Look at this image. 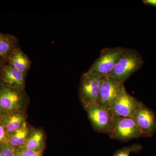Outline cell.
<instances>
[{
  "mask_svg": "<svg viewBox=\"0 0 156 156\" xmlns=\"http://www.w3.org/2000/svg\"><path fill=\"white\" fill-rule=\"evenodd\" d=\"M25 111H18L0 113V122L4 126L8 134L19 129L26 122Z\"/></svg>",
  "mask_w": 156,
  "mask_h": 156,
  "instance_id": "cell-11",
  "label": "cell"
},
{
  "mask_svg": "<svg viewBox=\"0 0 156 156\" xmlns=\"http://www.w3.org/2000/svg\"><path fill=\"white\" fill-rule=\"evenodd\" d=\"M0 156H19L18 149L5 141L0 144Z\"/></svg>",
  "mask_w": 156,
  "mask_h": 156,
  "instance_id": "cell-17",
  "label": "cell"
},
{
  "mask_svg": "<svg viewBox=\"0 0 156 156\" xmlns=\"http://www.w3.org/2000/svg\"><path fill=\"white\" fill-rule=\"evenodd\" d=\"M0 82L7 87L24 90L25 75L5 63L1 69Z\"/></svg>",
  "mask_w": 156,
  "mask_h": 156,
  "instance_id": "cell-10",
  "label": "cell"
},
{
  "mask_svg": "<svg viewBox=\"0 0 156 156\" xmlns=\"http://www.w3.org/2000/svg\"><path fill=\"white\" fill-rule=\"evenodd\" d=\"M83 105L94 130L98 133L108 134L114 117L111 112L98 103Z\"/></svg>",
  "mask_w": 156,
  "mask_h": 156,
  "instance_id": "cell-4",
  "label": "cell"
},
{
  "mask_svg": "<svg viewBox=\"0 0 156 156\" xmlns=\"http://www.w3.org/2000/svg\"><path fill=\"white\" fill-rule=\"evenodd\" d=\"M126 49L121 47L106 48L101 51L100 56L88 71L101 77L107 76L112 71Z\"/></svg>",
  "mask_w": 156,
  "mask_h": 156,
  "instance_id": "cell-3",
  "label": "cell"
},
{
  "mask_svg": "<svg viewBox=\"0 0 156 156\" xmlns=\"http://www.w3.org/2000/svg\"><path fill=\"white\" fill-rule=\"evenodd\" d=\"M44 134L42 130L32 129L25 144L20 148L32 150L44 149Z\"/></svg>",
  "mask_w": 156,
  "mask_h": 156,
  "instance_id": "cell-15",
  "label": "cell"
},
{
  "mask_svg": "<svg viewBox=\"0 0 156 156\" xmlns=\"http://www.w3.org/2000/svg\"><path fill=\"white\" fill-rule=\"evenodd\" d=\"M143 2L145 5L153 6L156 8V0H144Z\"/></svg>",
  "mask_w": 156,
  "mask_h": 156,
  "instance_id": "cell-20",
  "label": "cell"
},
{
  "mask_svg": "<svg viewBox=\"0 0 156 156\" xmlns=\"http://www.w3.org/2000/svg\"><path fill=\"white\" fill-rule=\"evenodd\" d=\"M5 141H8V133L2 123L0 122V144Z\"/></svg>",
  "mask_w": 156,
  "mask_h": 156,
  "instance_id": "cell-19",
  "label": "cell"
},
{
  "mask_svg": "<svg viewBox=\"0 0 156 156\" xmlns=\"http://www.w3.org/2000/svg\"><path fill=\"white\" fill-rule=\"evenodd\" d=\"M19 156H42L44 149L32 150L24 148L18 149Z\"/></svg>",
  "mask_w": 156,
  "mask_h": 156,
  "instance_id": "cell-18",
  "label": "cell"
},
{
  "mask_svg": "<svg viewBox=\"0 0 156 156\" xmlns=\"http://www.w3.org/2000/svg\"><path fill=\"white\" fill-rule=\"evenodd\" d=\"M6 63V60L5 58L0 57V73H1V69L3 66Z\"/></svg>",
  "mask_w": 156,
  "mask_h": 156,
  "instance_id": "cell-21",
  "label": "cell"
},
{
  "mask_svg": "<svg viewBox=\"0 0 156 156\" xmlns=\"http://www.w3.org/2000/svg\"><path fill=\"white\" fill-rule=\"evenodd\" d=\"M112 139L122 141L142 137L141 133L131 118L114 117L111 130L108 134Z\"/></svg>",
  "mask_w": 156,
  "mask_h": 156,
  "instance_id": "cell-6",
  "label": "cell"
},
{
  "mask_svg": "<svg viewBox=\"0 0 156 156\" xmlns=\"http://www.w3.org/2000/svg\"><path fill=\"white\" fill-rule=\"evenodd\" d=\"M27 100L24 90L7 87L0 82V113L24 111Z\"/></svg>",
  "mask_w": 156,
  "mask_h": 156,
  "instance_id": "cell-2",
  "label": "cell"
},
{
  "mask_svg": "<svg viewBox=\"0 0 156 156\" xmlns=\"http://www.w3.org/2000/svg\"><path fill=\"white\" fill-rule=\"evenodd\" d=\"M19 47V41L11 34L0 33V57L6 60L11 52Z\"/></svg>",
  "mask_w": 156,
  "mask_h": 156,
  "instance_id": "cell-14",
  "label": "cell"
},
{
  "mask_svg": "<svg viewBox=\"0 0 156 156\" xmlns=\"http://www.w3.org/2000/svg\"><path fill=\"white\" fill-rule=\"evenodd\" d=\"M142 103L130 95L125 89L109 110L114 116L131 118Z\"/></svg>",
  "mask_w": 156,
  "mask_h": 156,
  "instance_id": "cell-9",
  "label": "cell"
},
{
  "mask_svg": "<svg viewBox=\"0 0 156 156\" xmlns=\"http://www.w3.org/2000/svg\"><path fill=\"white\" fill-rule=\"evenodd\" d=\"M142 146L139 144L120 149L115 152L113 156H130L132 153H137L142 150Z\"/></svg>",
  "mask_w": 156,
  "mask_h": 156,
  "instance_id": "cell-16",
  "label": "cell"
},
{
  "mask_svg": "<svg viewBox=\"0 0 156 156\" xmlns=\"http://www.w3.org/2000/svg\"><path fill=\"white\" fill-rule=\"evenodd\" d=\"M103 78L87 71L82 75L79 95L83 105L98 103Z\"/></svg>",
  "mask_w": 156,
  "mask_h": 156,
  "instance_id": "cell-5",
  "label": "cell"
},
{
  "mask_svg": "<svg viewBox=\"0 0 156 156\" xmlns=\"http://www.w3.org/2000/svg\"><path fill=\"white\" fill-rule=\"evenodd\" d=\"M124 83L107 76L103 77L98 104L109 110L126 89Z\"/></svg>",
  "mask_w": 156,
  "mask_h": 156,
  "instance_id": "cell-7",
  "label": "cell"
},
{
  "mask_svg": "<svg viewBox=\"0 0 156 156\" xmlns=\"http://www.w3.org/2000/svg\"><path fill=\"white\" fill-rule=\"evenodd\" d=\"M6 64L26 75L30 67L31 62L28 56L20 47L14 49L6 59Z\"/></svg>",
  "mask_w": 156,
  "mask_h": 156,
  "instance_id": "cell-12",
  "label": "cell"
},
{
  "mask_svg": "<svg viewBox=\"0 0 156 156\" xmlns=\"http://www.w3.org/2000/svg\"><path fill=\"white\" fill-rule=\"evenodd\" d=\"M31 131V130L26 122L16 131L8 134V142L13 147L19 149L25 144Z\"/></svg>",
  "mask_w": 156,
  "mask_h": 156,
  "instance_id": "cell-13",
  "label": "cell"
},
{
  "mask_svg": "<svg viewBox=\"0 0 156 156\" xmlns=\"http://www.w3.org/2000/svg\"><path fill=\"white\" fill-rule=\"evenodd\" d=\"M142 57L136 50L126 49L112 71L107 77L124 83L143 65Z\"/></svg>",
  "mask_w": 156,
  "mask_h": 156,
  "instance_id": "cell-1",
  "label": "cell"
},
{
  "mask_svg": "<svg viewBox=\"0 0 156 156\" xmlns=\"http://www.w3.org/2000/svg\"><path fill=\"white\" fill-rule=\"evenodd\" d=\"M131 119L137 126L142 137H151L156 132V116L153 111L143 103Z\"/></svg>",
  "mask_w": 156,
  "mask_h": 156,
  "instance_id": "cell-8",
  "label": "cell"
}]
</instances>
